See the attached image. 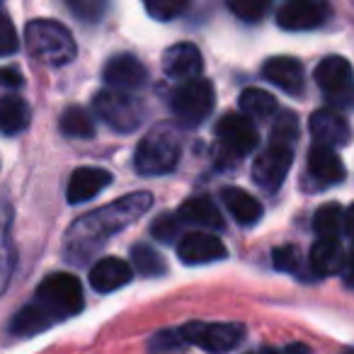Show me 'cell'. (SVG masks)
<instances>
[{"mask_svg": "<svg viewBox=\"0 0 354 354\" xmlns=\"http://www.w3.org/2000/svg\"><path fill=\"white\" fill-rule=\"evenodd\" d=\"M153 207V197L148 192L127 194L119 202L107 204V207L97 209V212L88 214L85 218L75 221L68 231V241H66V250H68L71 260H85L90 252L102 248L114 233L122 228L131 226L138 216Z\"/></svg>", "mask_w": 354, "mask_h": 354, "instance_id": "cell-1", "label": "cell"}, {"mask_svg": "<svg viewBox=\"0 0 354 354\" xmlns=\"http://www.w3.org/2000/svg\"><path fill=\"white\" fill-rule=\"evenodd\" d=\"M27 51L37 61L49 66H66L75 59V41L73 35L61 22L54 20H35L25 30Z\"/></svg>", "mask_w": 354, "mask_h": 354, "instance_id": "cell-2", "label": "cell"}, {"mask_svg": "<svg viewBox=\"0 0 354 354\" xmlns=\"http://www.w3.org/2000/svg\"><path fill=\"white\" fill-rule=\"evenodd\" d=\"M180 153H183V143L177 131L167 124H160L138 141L133 160L141 175H165L177 167Z\"/></svg>", "mask_w": 354, "mask_h": 354, "instance_id": "cell-3", "label": "cell"}, {"mask_svg": "<svg viewBox=\"0 0 354 354\" xmlns=\"http://www.w3.org/2000/svg\"><path fill=\"white\" fill-rule=\"evenodd\" d=\"M35 304L49 315L54 323L83 310V289L73 274H49L39 284Z\"/></svg>", "mask_w": 354, "mask_h": 354, "instance_id": "cell-4", "label": "cell"}, {"mask_svg": "<svg viewBox=\"0 0 354 354\" xmlns=\"http://www.w3.org/2000/svg\"><path fill=\"white\" fill-rule=\"evenodd\" d=\"M93 107L95 114L107 127H112L114 131H122V133H129L141 127L143 114H146L141 100H136L127 90H114V88L100 90L93 100Z\"/></svg>", "mask_w": 354, "mask_h": 354, "instance_id": "cell-5", "label": "cell"}, {"mask_svg": "<svg viewBox=\"0 0 354 354\" xmlns=\"http://www.w3.org/2000/svg\"><path fill=\"white\" fill-rule=\"evenodd\" d=\"M170 109L183 127H199L214 109V85L204 78L183 80L170 95Z\"/></svg>", "mask_w": 354, "mask_h": 354, "instance_id": "cell-6", "label": "cell"}, {"mask_svg": "<svg viewBox=\"0 0 354 354\" xmlns=\"http://www.w3.org/2000/svg\"><path fill=\"white\" fill-rule=\"evenodd\" d=\"M315 83L330 104L339 109L354 107V71L342 56H328L315 68Z\"/></svg>", "mask_w": 354, "mask_h": 354, "instance_id": "cell-7", "label": "cell"}, {"mask_svg": "<svg viewBox=\"0 0 354 354\" xmlns=\"http://www.w3.org/2000/svg\"><path fill=\"white\" fill-rule=\"evenodd\" d=\"M185 342L202 347L204 352L226 354L236 349L245 337V325L241 323H187L180 328Z\"/></svg>", "mask_w": 354, "mask_h": 354, "instance_id": "cell-8", "label": "cell"}, {"mask_svg": "<svg viewBox=\"0 0 354 354\" xmlns=\"http://www.w3.org/2000/svg\"><path fill=\"white\" fill-rule=\"evenodd\" d=\"M291 162H294V151L289 146L270 143V148L262 151L260 158L255 160V165H252V177H255V183L262 189L277 192L284 185L286 175H289Z\"/></svg>", "mask_w": 354, "mask_h": 354, "instance_id": "cell-9", "label": "cell"}, {"mask_svg": "<svg viewBox=\"0 0 354 354\" xmlns=\"http://www.w3.org/2000/svg\"><path fill=\"white\" fill-rule=\"evenodd\" d=\"M216 136L223 151L231 153L233 158L248 156L257 146V129L245 114H223L216 124Z\"/></svg>", "mask_w": 354, "mask_h": 354, "instance_id": "cell-10", "label": "cell"}, {"mask_svg": "<svg viewBox=\"0 0 354 354\" xmlns=\"http://www.w3.org/2000/svg\"><path fill=\"white\" fill-rule=\"evenodd\" d=\"M177 255L185 265H209V262L223 260L228 250L218 236L207 231H194L177 241Z\"/></svg>", "mask_w": 354, "mask_h": 354, "instance_id": "cell-11", "label": "cell"}, {"mask_svg": "<svg viewBox=\"0 0 354 354\" xmlns=\"http://www.w3.org/2000/svg\"><path fill=\"white\" fill-rule=\"evenodd\" d=\"M330 15V8L320 0H289L277 15L281 30L306 32L320 27Z\"/></svg>", "mask_w": 354, "mask_h": 354, "instance_id": "cell-12", "label": "cell"}, {"mask_svg": "<svg viewBox=\"0 0 354 354\" xmlns=\"http://www.w3.org/2000/svg\"><path fill=\"white\" fill-rule=\"evenodd\" d=\"M102 78L107 83V88L114 90H138L146 85L148 80V71L136 56L131 54H119L114 59L107 61L102 71Z\"/></svg>", "mask_w": 354, "mask_h": 354, "instance_id": "cell-13", "label": "cell"}, {"mask_svg": "<svg viewBox=\"0 0 354 354\" xmlns=\"http://www.w3.org/2000/svg\"><path fill=\"white\" fill-rule=\"evenodd\" d=\"M310 133H313L318 146L339 148L347 146L352 138V129H349L347 119L337 112V109H318L310 117Z\"/></svg>", "mask_w": 354, "mask_h": 354, "instance_id": "cell-14", "label": "cell"}, {"mask_svg": "<svg viewBox=\"0 0 354 354\" xmlns=\"http://www.w3.org/2000/svg\"><path fill=\"white\" fill-rule=\"evenodd\" d=\"M204 68V61L202 54L194 44H175L170 49H165L162 54V73L167 78H175V80H192L199 78Z\"/></svg>", "mask_w": 354, "mask_h": 354, "instance_id": "cell-15", "label": "cell"}, {"mask_svg": "<svg viewBox=\"0 0 354 354\" xmlns=\"http://www.w3.org/2000/svg\"><path fill=\"white\" fill-rule=\"evenodd\" d=\"M109 185H112V172L109 170H102V167H78L68 180L66 197H68L71 204L88 202V199L97 197L102 189H107Z\"/></svg>", "mask_w": 354, "mask_h": 354, "instance_id": "cell-16", "label": "cell"}, {"mask_svg": "<svg viewBox=\"0 0 354 354\" xmlns=\"http://www.w3.org/2000/svg\"><path fill=\"white\" fill-rule=\"evenodd\" d=\"M133 279V270L129 262L119 260V257H102L93 265L90 270V284L100 294H109L122 286H127Z\"/></svg>", "mask_w": 354, "mask_h": 354, "instance_id": "cell-17", "label": "cell"}, {"mask_svg": "<svg viewBox=\"0 0 354 354\" xmlns=\"http://www.w3.org/2000/svg\"><path fill=\"white\" fill-rule=\"evenodd\" d=\"M308 177L318 187L339 185L344 180V165L333 148L313 146L308 151Z\"/></svg>", "mask_w": 354, "mask_h": 354, "instance_id": "cell-18", "label": "cell"}, {"mask_svg": "<svg viewBox=\"0 0 354 354\" xmlns=\"http://www.w3.org/2000/svg\"><path fill=\"white\" fill-rule=\"evenodd\" d=\"M262 75L270 80L272 85H277L279 90L289 95H301L306 85V75H304V66L296 59H289V56H277V59H270L262 68Z\"/></svg>", "mask_w": 354, "mask_h": 354, "instance_id": "cell-19", "label": "cell"}, {"mask_svg": "<svg viewBox=\"0 0 354 354\" xmlns=\"http://www.w3.org/2000/svg\"><path fill=\"white\" fill-rule=\"evenodd\" d=\"M308 262H310V270L320 277H330V274H337V272L344 270V250L339 245L337 238H318L313 248H310V255H308Z\"/></svg>", "mask_w": 354, "mask_h": 354, "instance_id": "cell-20", "label": "cell"}, {"mask_svg": "<svg viewBox=\"0 0 354 354\" xmlns=\"http://www.w3.org/2000/svg\"><path fill=\"white\" fill-rule=\"evenodd\" d=\"M177 216L183 218V223L189 226H199V228H209V231H221L223 228V218L221 212L216 209V204L209 197H192L187 202H183V207L177 209Z\"/></svg>", "mask_w": 354, "mask_h": 354, "instance_id": "cell-21", "label": "cell"}, {"mask_svg": "<svg viewBox=\"0 0 354 354\" xmlns=\"http://www.w3.org/2000/svg\"><path fill=\"white\" fill-rule=\"evenodd\" d=\"M221 199L226 204V209L231 212V216L236 218L241 226H252L262 218V204L257 202L252 194H248L241 187H226L221 192Z\"/></svg>", "mask_w": 354, "mask_h": 354, "instance_id": "cell-22", "label": "cell"}, {"mask_svg": "<svg viewBox=\"0 0 354 354\" xmlns=\"http://www.w3.org/2000/svg\"><path fill=\"white\" fill-rule=\"evenodd\" d=\"M32 109L30 104L22 97L15 95H8V97L0 100V131L3 133H20L30 127Z\"/></svg>", "mask_w": 354, "mask_h": 354, "instance_id": "cell-23", "label": "cell"}, {"mask_svg": "<svg viewBox=\"0 0 354 354\" xmlns=\"http://www.w3.org/2000/svg\"><path fill=\"white\" fill-rule=\"evenodd\" d=\"M51 325H54V320H51L49 315H46L44 310L32 301V304H27L25 308L12 318L10 330L15 335H22V337H30V335L44 333V330L51 328Z\"/></svg>", "mask_w": 354, "mask_h": 354, "instance_id": "cell-24", "label": "cell"}, {"mask_svg": "<svg viewBox=\"0 0 354 354\" xmlns=\"http://www.w3.org/2000/svg\"><path fill=\"white\" fill-rule=\"evenodd\" d=\"M241 109L250 119H270L277 112V100L262 88H248L241 95Z\"/></svg>", "mask_w": 354, "mask_h": 354, "instance_id": "cell-25", "label": "cell"}, {"mask_svg": "<svg viewBox=\"0 0 354 354\" xmlns=\"http://www.w3.org/2000/svg\"><path fill=\"white\" fill-rule=\"evenodd\" d=\"M131 262L133 270L143 277H162L167 272V262L162 260V255L146 243H138L131 248Z\"/></svg>", "mask_w": 354, "mask_h": 354, "instance_id": "cell-26", "label": "cell"}, {"mask_svg": "<svg viewBox=\"0 0 354 354\" xmlns=\"http://www.w3.org/2000/svg\"><path fill=\"white\" fill-rule=\"evenodd\" d=\"M313 228L320 238H337L339 231L344 228V212L339 204L330 202L315 212L313 216Z\"/></svg>", "mask_w": 354, "mask_h": 354, "instance_id": "cell-27", "label": "cell"}, {"mask_svg": "<svg viewBox=\"0 0 354 354\" xmlns=\"http://www.w3.org/2000/svg\"><path fill=\"white\" fill-rule=\"evenodd\" d=\"M8 226H10V212L6 204H0V294L8 286L15 267V255H12L10 241H8Z\"/></svg>", "mask_w": 354, "mask_h": 354, "instance_id": "cell-28", "label": "cell"}, {"mask_svg": "<svg viewBox=\"0 0 354 354\" xmlns=\"http://www.w3.org/2000/svg\"><path fill=\"white\" fill-rule=\"evenodd\" d=\"M61 133L71 138H90L95 133V122L83 107H68L61 114Z\"/></svg>", "mask_w": 354, "mask_h": 354, "instance_id": "cell-29", "label": "cell"}, {"mask_svg": "<svg viewBox=\"0 0 354 354\" xmlns=\"http://www.w3.org/2000/svg\"><path fill=\"white\" fill-rule=\"evenodd\" d=\"M299 138V119L294 112H279V117L272 124V143L277 146H294Z\"/></svg>", "mask_w": 354, "mask_h": 354, "instance_id": "cell-30", "label": "cell"}, {"mask_svg": "<svg viewBox=\"0 0 354 354\" xmlns=\"http://www.w3.org/2000/svg\"><path fill=\"white\" fill-rule=\"evenodd\" d=\"M183 226H185L183 218L177 216V214H162V216H158L156 221H153L151 233H153V238H158L160 243H172L183 236Z\"/></svg>", "mask_w": 354, "mask_h": 354, "instance_id": "cell-31", "label": "cell"}, {"mask_svg": "<svg viewBox=\"0 0 354 354\" xmlns=\"http://www.w3.org/2000/svg\"><path fill=\"white\" fill-rule=\"evenodd\" d=\"M148 15L156 17L160 22L175 20L177 15H183L185 8L189 6V0H143Z\"/></svg>", "mask_w": 354, "mask_h": 354, "instance_id": "cell-32", "label": "cell"}, {"mask_svg": "<svg viewBox=\"0 0 354 354\" xmlns=\"http://www.w3.org/2000/svg\"><path fill=\"white\" fill-rule=\"evenodd\" d=\"M183 347H187L180 330H162L151 339V354H175Z\"/></svg>", "mask_w": 354, "mask_h": 354, "instance_id": "cell-33", "label": "cell"}, {"mask_svg": "<svg viewBox=\"0 0 354 354\" xmlns=\"http://www.w3.org/2000/svg\"><path fill=\"white\" fill-rule=\"evenodd\" d=\"M270 0H228V8L233 10V15H238L241 20L255 22L267 12Z\"/></svg>", "mask_w": 354, "mask_h": 354, "instance_id": "cell-34", "label": "cell"}, {"mask_svg": "<svg viewBox=\"0 0 354 354\" xmlns=\"http://www.w3.org/2000/svg\"><path fill=\"white\" fill-rule=\"evenodd\" d=\"M272 265L281 272H299L301 267V252L296 245H281L272 252Z\"/></svg>", "mask_w": 354, "mask_h": 354, "instance_id": "cell-35", "label": "cell"}, {"mask_svg": "<svg viewBox=\"0 0 354 354\" xmlns=\"http://www.w3.org/2000/svg\"><path fill=\"white\" fill-rule=\"evenodd\" d=\"M68 3V8L75 12L78 17H83V20H100L104 12V8H107V0H66Z\"/></svg>", "mask_w": 354, "mask_h": 354, "instance_id": "cell-36", "label": "cell"}, {"mask_svg": "<svg viewBox=\"0 0 354 354\" xmlns=\"http://www.w3.org/2000/svg\"><path fill=\"white\" fill-rule=\"evenodd\" d=\"M20 41H17L15 25L10 22V17L0 12V56H10L17 51Z\"/></svg>", "mask_w": 354, "mask_h": 354, "instance_id": "cell-37", "label": "cell"}, {"mask_svg": "<svg viewBox=\"0 0 354 354\" xmlns=\"http://www.w3.org/2000/svg\"><path fill=\"white\" fill-rule=\"evenodd\" d=\"M22 88V75L15 68H0V100Z\"/></svg>", "mask_w": 354, "mask_h": 354, "instance_id": "cell-38", "label": "cell"}, {"mask_svg": "<svg viewBox=\"0 0 354 354\" xmlns=\"http://www.w3.org/2000/svg\"><path fill=\"white\" fill-rule=\"evenodd\" d=\"M262 354H310V349L301 342H294V344H286L281 349H262Z\"/></svg>", "mask_w": 354, "mask_h": 354, "instance_id": "cell-39", "label": "cell"}, {"mask_svg": "<svg viewBox=\"0 0 354 354\" xmlns=\"http://www.w3.org/2000/svg\"><path fill=\"white\" fill-rule=\"evenodd\" d=\"M344 281H347L349 286H354V250L347 255V262H344Z\"/></svg>", "mask_w": 354, "mask_h": 354, "instance_id": "cell-40", "label": "cell"}, {"mask_svg": "<svg viewBox=\"0 0 354 354\" xmlns=\"http://www.w3.org/2000/svg\"><path fill=\"white\" fill-rule=\"evenodd\" d=\"M344 231H347L349 238H354V204L347 209V214H344Z\"/></svg>", "mask_w": 354, "mask_h": 354, "instance_id": "cell-41", "label": "cell"}, {"mask_svg": "<svg viewBox=\"0 0 354 354\" xmlns=\"http://www.w3.org/2000/svg\"><path fill=\"white\" fill-rule=\"evenodd\" d=\"M0 3H3V0H0Z\"/></svg>", "mask_w": 354, "mask_h": 354, "instance_id": "cell-42", "label": "cell"}]
</instances>
